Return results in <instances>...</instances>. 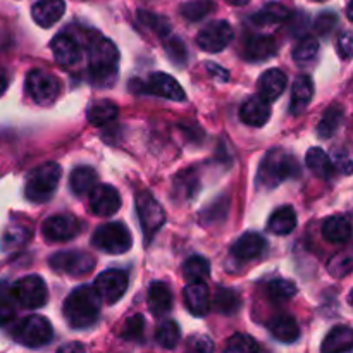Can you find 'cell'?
<instances>
[{
	"label": "cell",
	"instance_id": "cell-47",
	"mask_svg": "<svg viewBox=\"0 0 353 353\" xmlns=\"http://www.w3.org/2000/svg\"><path fill=\"white\" fill-rule=\"evenodd\" d=\"M31 236L30 231L26 228H9L6 231L2 238V243L6 248L19 247V245H24V241H28V238Z\"/></svg>",
	"mask_w": 353,
	"mask_h": 353
},
{
	"label": "cell",
	"instance_id": "cell-32",
	"mask_svg": "<svg viewBox=\"0 0 353 353\" xmlns=\"http://www.w3.org/2000/svg\"><path fill=\"white\" fill-rule=\"evenodd\" d=\"M117 112L119 110H117L116 103L110 102V100H99L90 107L86 117H88V123L92 126H105L107 123L116 119Z\"/></svg>",
	"mask_w": 353,
	"mask_h": 353
},
{
	"label": "cell",
	"instance_id": "cell-46",
	"mask_svg": "<svg viewBox=\"0 0 353 353\" xmlns=\"http://www.w3.org/2000/svg\"><path fill=\"white\" fill-rule=\"evenodd\" d=\"M338 26V17L333 12H323L321 16H317V19L314 21V30L321 37H330L334 31V28Z\"/></svg>",
	"mask_w": 353,
	"mask_h": 353
},
{
	"label": "cell",
	"instance_id": "cell-40",
	"mask_svg": "<svg viewBox=\"0 0 353 353\" xmlns=\"http://www.w3.org/2000/svg\"><path fill=\"white\" fill-rule=\"evenodd\" d=\"M174 192L179 199L192 200L199 193V178L195 172H179V176L174 181Z\"/></svg>",
	"mask_w": 353,
	"mask_h": 353
},
{
	"label": "cell",
	"instance_id": "cell-7",
	"mask_svg": "<svg viewBox=\"0 0 353 353\" xmlns=\"http://www.w3.org/2000/svg\"><path fill=\"white\" fill-rule=\"evenodd\" d=\"M26 92L38 105H52L61 93V83L50 72L33 69L26 76Z\"/></svg>",
	"mask_w": 353,
	"mask_h": 353
},
{
	"label": "cell",
	"instance_id": "cell-2",
	"mask_svg": "<svg viewBox=\"0 0 353 353\" xmlns=\"http://www.w3.org/2000/svg\"><path fill=\"white\" fill-rule=\"evenodd\" d=\"M117 62H119V50L116 45L107 38H95L90 43V81L97 86L114 85L117 76Z\"/></svg>",
	"mask_w": 353,
	"mask_h": 353
},
{
	"label": "cell",
	"instance_id": "cell-21",
	"mask_svg": "<svg viewBox=\"0 0 353 353\" xmlns=\"http://www.w3.org/2000/svg\"><path fill=\"white\" fill-rule=\"evenodd\" d=\"M286 74L279 69H269L262 74L259 79V97L265 100V102H274L283 95L286 88Z\"/></svg>",
	"mask_w": 353,
	"mask_h": 353
},
{
	"label": "cell",
	"instance_id": "cell-36",
	"mask_svg": "<svg viewBox=\"0 0 353 353\" xmlns=\"http://www.w3.org/2000/svg\"><path fill=\"white\" fill-rule=\"evenodd\" d=\"M155 340L165 350H172V348L178 347L179 340H181V330H179L178 324L174 321H165L161 326L157 327V333H155Z\"/></svg>",
	"mask_w": 353,
	"mask_h": 353
},
{
	"label": "cell",
	"instance_id": "cell-8",
	"mask_svg": "<svg viewBox=\"0 0 353 353\" xmlns=\"http://www.w3.org/2000/svg\"><path fill=\"white\" fill-rule=\"evenodd\" d=\"M137 212L145 240L150 241L165 223V212L150 192H140L137 196Z\"/></svg>",
	"mask_w": 353,
	"mask_h": 353
},
{
	"label": "cell",
	"instance_id": "cell-44",
	"mask_svg": "<svg viewBox=\"0 0 353 353\" xmlns=\"http://www.w3.org/2000/svg\"><path fill=\"white\" fill-rule=\"evenodd\" d=\"M145 331V319L143 316L137 314V316L130 317L124 324L123 331H121V338L126 341H140L143 338Z\"/></svg>",
	"mask_w": 353,
	"mask_h": 353
},
{
	"label": "cell",
	"instance_id": "cell-35",
	"mask_svg": "<svg viewBox=\"0 0 353 353\" xmlns=\"http://www.w3.org/2000/svg\"><path fill=\"white\" fill-rule=\"evenodd\" d=\"M17 302L12 288L7 283L0 281V326H6L16 317Z\"/></svg>",
	"mask_w": 353,
	"mask_h": 353
},
{
	"label": "cell",
	"instance_id": "cell-33",
	"mask_svg": "<svg viewBox=\"0 0 353 353\" xmlns=\"http://www.w3.org/2000/svg\"><path fill=\"white\" fill-rule=\"evenodd\" d=\"M241 300L234 290L230 288H217L214 295V309L223 316H234L240 310Z\"/></svg>",
	"mask_w": 353,
	"mask_h": 353
},
{
	"label": "cell",
	"instance_id": "cell-30",
	"mask_svg": "<svg viewBox=\"0 0 353 353\" xmlns=\"http://www.w3.org/2000/svg\"><path fill=\"white\" fill-rule=\"evenodd\" d=\"M288 17V7L283 6L281 2H271L268 3V6H264V9H262L261 12L255 14V16L252 17V21H254V24H257V26H274V24L285 23Z\"/></svg>",
	"mask_w": 353,
	"mask_h": 353
},
{
	"label": "cell",
	"instance_id": "cell-39",
	"mask_svg": "<svg viewBox=\"0 0 353 353\" xmlns=\"http://www.w3.org/2000/svg\"><path fill=\"white\" fill-rule=\"evenodd\" d=\"M210 272V264L205 257H200V255H193L183 265V276L186 278V281H200V279H205Z\"/></svg>",
	"mask_w": 353,
	"mask_h": 353
},
{
	"label": "cell",
	"instance_id": "cell-26",
	"mask_svg": "<svg viewBox=\"0 0 353 353\" xmlns=\"http://www.w3.org/2000/svg\"><path fill=\"white\" fill-rule=\"evenodd\" d=\"M323 236L330 243H347L352 236V224L345 216H333L323 224Z\"/></svg>",
	"mask_w": 353,
	"mask_h": 353
},
{
	"label": "cell",
	"instance_id": "cell-10",
	"mask_svg": "<svg viewBox=\"0 0 353 353\" xmlns=\"http://www.w3.org/2000/svg\"><path fill=\"white\" fill-rule=\"evenodd\" d=\"M50 268L55 269L57 272H64V274L72 276V278H79L88 272L93 271L95 268V259L86 252H57L50 257Z\"/></svg>",
	"mask_w": 353,
	"mask_h": 353
},
{
	"label": "cell",
	"instance_id": "cell-23",
	"mask_svg": "<svg viewBox=\"0 0 353 353\" xmlns=\"http://www.w3.org/2000/svg\"><path fill=\"white\" fill-rule=\"evenodd\" d=\"M243 54L248 61H268L269 57L276 55V41L265 34H254L245 43Z\"/></svg>",
	"mask_w": 353,
	"mask_h": 353
},
{
	"label": "cell",
	"instance_id": "cell-18",
	"mask_svg": "<svg viewBox=\"0 0 353 353\" xmlns=\"http://www.w3.org/2000/svg\"><path fill=\"white\" fill-rule=\"evenodd\" d=\"M269 117H271V107H269V102H265L262 97H252V99H248L240 109V119L243 121L247 126H264L269 121Z\"/></svg>",
	"mask_w": 353,
	"mask_h": 353
},
{
	"label": "cell",
	"instance_id": "cell-27",
	"mask_svg": "<svg viewBox=\"0 0 353 353\" xmlns=\"http://www.w3.org/2000/svg\"><path fill=\"white\" fill-rule=\"evenodd\" d=\"M314 97V83L309 76L302 74L295 79L292 88V112L299 114Z\"/></svg>",
	"mask_w": 353,
	"mask_h": 353
},
{
	"label": "cell",
	"instance_id": "cell-9",
	"mask_svg": "<svg viewBox=\"0 0 353 353\" xmlns=\"http://www.w3.org/2000/svg\"><path fill=\"white\" fill-rule=\"evenodd\" d=\"M14 296H16L17 305L28 310H38L47 303L48 292L47 285L40 276H26V278L19 279L16 285L12 286Z\"/></svg>",
	"mask_w": 353,
	"mask_h": 353
},
{
	"label": "cell",
	"instance_id": "cell-6",
	"mask_svg": "<svg viewBox=\"0 0 353 353\" xmlns=\"http://www.w3.org/2000/svg\"><path fill=\"white\" fill-rule=\"evenodd\" d=\"M92 243L95 245L99 250L107 252V254H126L133 245L131 240V233L123 223H109L100 226L99 230L93 233Z\"/></svg>",
	"mask_w": 353,
	"mask_h": 353
},
{
	"label": "cell",
	"instance_id": "cell-54",
	"mask_svg": "<svg viewBox=\"0 0 353 353\" xmlns=\"http://www.w3.org/2000/svg\"><path fill=\"white\" fill-rule=\"evenodd\" d=\"M68 350H83L81 345L74 343V345H69V347H62L61 352H68Z\"/></svg>",
	"mask_w": 353,
	"mask_h": 353
},
{
	"label": "cell",
	"instance_id": "cell-15",
	"mask_svg": "<svg viewBox=\"0 0 353 353\" xmlns=\"http://www.w3.org/2000/svg\"><path fill=\"white\" fill-rule=\"evenodd\" d=\"M52 52H54L55 61L64 68L74 65L81 61V43L76 37L69 33H59L52 40Z\"/></svg>",
	"mask_w": 353,
	"mask_h": 353
},
{
	"label": "cell",
	"instance_id": "cell-28",
	"mask_svg": "<svg viewBox=\"0 0 353 353\" xmlns=\"http://www.w3.org/2000/svg\"><path fill=\"white\" fill-rule=\"evenodd\" d=\"M97 171L93 168H88V165H81V168H76L74 171L71 172V178H69V186H71L72 193L74 195H86L93 190V186L97 185Z\"/></svg>",
	"mask_w": 353,
	"mask_h": 353
},
{
	"label": "cell",
	"instance_id": "cell-29",
	"mask_svg": "<svg viewBox=\"0 0 353 353\" xmlns=\"http://www.w3.org/2000/svg\"><path fill=\"white\" fill-rule=\"evenodd\" d=\"M305 164L310 171L323 179H330L333 176V162L331 157L319 147H312L305 155Z\"/></svg>",
	"mask_w": 353,
	"mask_h": 353
},
{
	"label": "cell",
	"instance_id": "cell-25",
	"mask_svg": "<svg viewBox=\"0 0 353 353\" xmlns=\"http://www.w3.org/2000/svg\"><path fill=\"white\" fill-rule=\"evenodd\" d=\"M268 228L271 233L278 234V236H286V234L292 233V231L296 228L295 209L290 205L276 209L274 212L271 214V219H269Z\"/></svg>",
	"mask_w": 353,
	"mask_h": 353
},
{
	"label": "cell",
	"instance_id": "cell-16",
	"mask_svg": "<svg viewBox=\"0 0 353 353\" xmlns=\"http://www.w3.org/2000/svg\"><path fill=\"white\" fill-rule=\"evenodd\" d=\"M145 90H147V93H152V95L162 97V99L168 100H174V102H183V100L186 99L181 85H179L172 76L165 74V72H154V74L148 78Z\"/></svg>",
	"mask_w": 353,
	"mask_h": 353
},
{
	"label": "cell",
	"instance_id": "cell-11",
	"mask_svg": "<svg viewBox=\"0 0 353 353\" xmlns=\"http://www.w3.org/2000/svg\"><path fill=\"white\" fill-rule=\"evenodd\" d=\"M128 283H130V278H128L126 272L119 271V269H110V271L97 276L93 290L100 296V300L107 303H116L126 293Z\"/></svg>",
	"mask_w": 353,
	"mask_h": 353
},
{
	"label": "cell",
	"instance_id": "cell-50",
	"mask_svg": "<svg viewBox=\"0 0 353 353\" xmlns=\"http://www.w3.org/2000/svg\"><path fill=\"white\" fill-rule=\"evenodd\" d=\"M188 347L192 348L193 352H199V353H207L214 350L212 341H210L209 336H205V334H195V336L190 338Z\"/></svg>",
	"mask_w": 353,
	"mask_h": 353
},
{
	"label": "cell",
	"instance_id": "cell-4",
	"mask_svg": "<svg viewBox=\"0 0 353 353\" xmlns=\"http://www.w3.org/2000/svg\"><path fill=\"white\" fill-rule=\"evenodd\" d=\"M61 165L57 162H45L28 176L24 195L31 203H45L54 196L61 181Z\"/></svg>",
	"mask_w": 353,
	"mask_h": 353
},
{
	"label": "cell",
	"instance_id": "cell-14",
	"mask_svg": "<svg viewBox=\"0 0 353 353\" xmlns=\"http://www.w3.org/2000/svg\"><path fill=\"white\" fill-rule=\"evenodd\" d=\"M90 193V207L95 216L110 217L121 209V196L114 186L95 185Z\"/></svg>",
	"mask_w": 353,
	"mask_h": 353
},
{
	"label": "cell",
	"instance_id": "cell-43",
	"mask_svg": "<svg viewBox=\"0 0 353 353\" xmlns=\"http://www.w3.org/2000/svg\"><path fill=\"white\" fill-rule=\"evenodd\" d=\"M164 48H165V54H168V57L171 59L172 62H176V64H179V65L185 64L186 59H188V52H186L185 43H183V41L179 40L176 34L169 33L168 37H165Z\"/></svg>",
	"mask_w": 353,
	"mask_h": 353
},
{
	"label": "cell",
	"instance_id": "cell-48",
	"mask_svg": "<svg viewBox=\"0 0 353 353\" xmlns=\"http://www.w3.org/2000/svg\"><path fill=\"white\" fill-rule=\"evenodd\" d=\"M352 271V257L350 255H336L333 261L330 262V272L334 278H343V276L350 274Z\"/></svg>",
	"mask_w": 353,
	"mask_h": 353
},
{
	"label": "cell",
	"instance_id": "cell-1",
	"mask_svg": "<svg viewBox=\"0 0 353 353\" xmlns=\"http://www.w3.org/2000/svg\"><path fill=\"white\" fill-rule=\"evenodd\" d=\"M62 312L72 330H86L99 319L100 296L92 286H79L65 299Z\"/></svg>",
	"mask_w": 353,
	"mask_h": 353
},
{
	"label": "cell",
	"instance_id": "cell-37",
	"mask_svg": "<svg viewBox=\"0 0 353 353\" xmlns=\"http://www.w3.org/2000/svg\"><path fill=\"white\" fill-rule=\"evenodd\" d=\"M268 295L272 302L283 303L292 300L296 295V286L293 281L288 279H272L271 283H268Z\"/></svg>",
	"mask_w": 353,
	"mask_h": 353
},
{
	"label": "cell",
	"instance_id": "cell-53",
	"mask_svg": "<svg viewBox=\"0 0 353 353\" xmlns=\"http://www.w3.org/2000/svg\"><path fill=\"white\" fill-rule=\"evenodd\" d=\"M7 86H9V78H7V72L3 69H0V97L6 93Z\"/></svg>",
	"mask_w": 353,
	"mask_h": 353
},
{
	"label": "cell",
	"instance_id": "cell-3",
	"mask_svg": "<svg viewBox=\"0 0 353 353\" xmlns=\"http://www.w3.org/2000/svg\"><path fill=\"white\" fill-rule=\"evenodd\" d=\"M300 176V165L295 157L283 148H274L268 152L262 159L261 168L257 171V183L262 188L272 190L281 185L285 179Z\"/></svg>",
	"mask_w": 353,
	"mask_h": 353
},
{
	"label": "cell",
	"instance_id": "cell-34",
	"mask_svg": "<svg viewBox=\"0 0 353 353\" xmlns=\"http://www.w3.org/2000/svg\"><path fill=\"white\" fill-rule=\"evenodd\" d=\"M345 112L340 105H333L324 112L323 119H321L317 131H319L321 138H331L338 131V128L343 123Z\"/></svg>",
	"mask_w": 353,
	"mask_h": 353
},
{
	"label": "cell",
	"instance_id": "cell-19",
	"mask_svg": "<svg viewBox=\"0 0 353 353\" xmlns=\"http://www.w3.org/2000/svg\"><path fill=\"white\" fill-rule=\"evenodd\" d=\"M265 250V240L259 233H247L238 238L236 243L231 248V254L238 261H255L261 257Z\"/></svg>",
	"mask_w": 353,
	"mask_h": 353
},
{
	"label": "cell",
	"instance_id": "cell-38",
	"mask_svg": "<svg viewBox=\"0 0 353 353\" xmlns=\"http://www.w3.org/2000/svg\"><path fill=\"white\" fill-rule=\"evenodd\" d=\"M319 54V41L314 37H305L296 43V47L293 48V61L296 64H309Z\"/></svg>",
	"mask_w": 353,
	"mask_h": 353
},
{
	"label": "cell",
	"instance_id": "cell-41",
	"mask_svg": "<svg viewBox=\"0 0 353 353\" xmlns=\"http://www.w3.org/2000/svg\"><path fill=\"white\" fill-rule=\"evenodd\" d=\"M216 9L212 0H192V2L183 3L181 14L185 19L196 23V21H202L203 17L209 16L212 10Z\"/></svg>",
	"mask_w": 353,
	"mask_h": 353
},
{
	"label": "cell",
	"instance_id": "cell-20",
	"mask_svg": "<svg viewBox=\"0 0 353 353\" xmlns=\"http://www.w3.org/2000/svg\"><path fill=\"white\" fill-rule=\"evenodd\" d=\"M65 2L64 0H38L33 6V19L38 26L50 28L64 16Z\"/></svg>",
	"mask_w": 353,
	"mask_h": 353
},
{
	"label": "cell",
	"instance_id": "cell-13",
	"mask_svg": "<svg viewBox=\"0 0 353 353\" xmlns=\"http://www.w3.org/2000/svg\"><path fill=\"white\" fill-rule=\"evenodd\" d=\"M41 233L48 241H69L79 233V223L69 214H57L45 221Z\"/></svg>",
	"mask_w": 353,
	"mask_h": 353
},
{
	"label": "cell",
	"instance_id": "cell-17",
	"mask_svg": "<svg viewBox=\"0 0 353 353\" xmlns=\"http://www.w3.org/2000/svg\"><path fill=\"white\" fill-rule=\"evenodd\" d=\"M183 295H185L186 307H188V310L193 316L202 317L209 312L210 292L209 286L203 283V279H200V281H190V285H186Z\"/></svg>",
	"mask_w": 353,
	"mask_h": 353
},
{
	"label": "cell",
	"instance_id": "cell-49",
	"mask_svg": "<svg viewBox=\"0 0 353 353\" xmlns=\"http://www.w3.org/2000/svg\"><path fill=\"white\" fill-rule=\"evenodd\" d=\"M331 162H333V168L338 169L340 172H343L345 176H348L352 172V155L347 148L334 150Z\"/></svg>",
	"mask_w": 353,
	"mask_h": 353
},
{
	"label": "cell",
	"instance_id": "cell-12",
	"mask_svg": "<svg viewBox=\"0 0 353 353\" xmlns=\"http://www.w3.org/2000/svg\"><path fill=\"white\" fill-rule=\"evenodd\" d=\"M231 40H233V28H231V24L224 19L209 23L202 31H200L199 37H196L199 47L202 48V50L210 52V54L223 52L224 48L230 45Z\"/></svg>",
	"mask_w": 353,
	"mask_h": 353
},
{
	"label": "cell",
	"instance_id": "cell-31",
	"mask_svg": "<svg viewBox=\"0 0 353 353\" xmlns=\"http://www.w3.org/2000/svg\"><path fill=\"white\" fill-rule=\"evenodd\" d=\"M353 333L350 327L336 326L330 331V334L324 340L321 350L323 352H350L352 350Z\"/></svg>",
	"mask_w": 353,
	"mask_h": 353
},
{
	"label": "cell",
	"instance_id": "cell-55",
	"mask_svg": "<svg viewBox=\"0 0 353 353\" xmlns=\"http://www.w3.org/2000/svg\"><path fill=\"white\" fill-rule=\"evenodd\" d=\"M226 2L231 3V6L240 7V6H245V3H248V0H226Z\"/></svg>",
	"mask_w": 353,
	"mask_h": 353
},
{
	"label": "cell",
	"instance_id": "cell-45",
	"mask_svg": "<svg viewBox=\"0 0 353 353\" xmlns=\"http://www.w3.org/2000/svg\"><path fill=\"white\" fill-rule=\"evenodd\" d=\"M261 347H259L257 341L254 340L248 334H233L230 338L226 345V352H236V353H247V352H259Z\"/></svg>",
	"mask_w": 353,
	"mask_h": 353
},
{
	"label": "cell",
	"instance_id": "cell-52",
	"mask_svg": "<svg viewBox=\"0 0 353 353\" xmlns=\"http://www.w3.org/2000/svg\"><path fill=\"white\" fill-rule=\"evenodd\" d=\"M207 71H209L210 76H212L214 79H217V81L221 83L230 81V72H228L226 69L221 68V65L214 64V62H207Z\"/></svg>",
	"mask_w": 353,
	"mask_h": 353
},
{
	"label": "cell",
	"instance_id": "cell-24",
	"mask_svg": "<svg viewBox=\"0 0 353 353\" xmlns=\"http://www.w3.org/2000/svg\"><path fill=\"white\" fill-rule=\"evenodd\" d=\"M269 331L281 343H295L300 338L299 323L295 321V317L288 316V314H283V316L272 319L269 324Z\"/></svg>",
	"mask_w": 353,
	"mask_h": 353
},
{
	"label": "cell",
	"instance_id": "cell-42",
	"mask_svg": "<svg viewBox=\"0 0 353 353\" xmlns=\"http://www.w3.org/2000/svg\"><path fill=\"white\" fill-rule=\"evenodd\" d=\"M138 21H140L147 30H152L154 33H157L161 38H165L171 33L169 21L165 19V17L157 16V14L147 12V10H138Z\"/></svg>",
	"mask_w": 353,
	"mask_h": 353
},
{
	"label": "cell",
	"instance_id": "cell-5",
	"mask_svg": "<svg viewBox=\"0 0 353 353\" xmlns=\"http://www.w3.org/2000/svg\"><path fill=\"white\" fill-rule=\"evenodd\" d=\"M54 336L52 324L43 316H28L12 330V338L28 348H40Z\"/></svg>",
	"mask_w": 353,
	"mask_h": 353
},
{
	"label": "cell",
	"instance_id": "cell-51",
	"mask_svg": "<svg viewBox=\"0 0 353 353\" xmlns=\"http://www.w3.org/2000/svg\"><path fill=\"white\" fill-rule=\"evenodd\" d=\"M352 50H353L352 33L350 31H345V33L340 37V40H338V54H340L343 59H350Z\"/></svg>",
	"mask_w": 353,
	"mask_h": 353
},
{
	"label": "cell",
	"instance_id": "cell-22",
	"mask_svg": "<svg viewBox=\"0 0 353 353\" xmlns=\"http://www.w3.org/2000/svg\"><path fill=\"white\" fill-rule=\"evenodd\" d=\"M148 309L154 316H165L172 309V292L165 283H152L148 290Z\"/></svg>",
	"mask_w": 353,
	"mask_h": 353
},
{
	"label": "cell",
	"instance_id": "cell-56",
	"mask_svg": "<svg viewBox=\"0 0 353 353\" xmlns=\"http://www.w3.org/2000/svg\"><path fill=\"white\" fill-rule=\"evenodd\" d=\"M312 2H324V0H312Z\"/></svg>",
	"mask_w": 353,
	"mask_h": 353
}]
</instances>
